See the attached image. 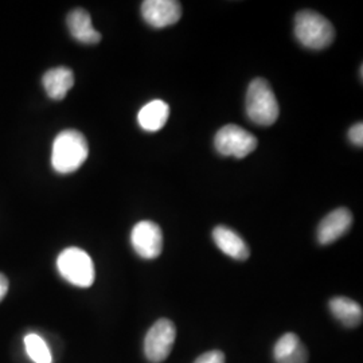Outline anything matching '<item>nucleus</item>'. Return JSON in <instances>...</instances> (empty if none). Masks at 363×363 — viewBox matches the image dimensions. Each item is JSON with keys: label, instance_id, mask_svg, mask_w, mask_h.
Listing matches in <instances>:
<instances>
[{"label": "nucleus", "instance_id": "f257e3e1", "mask_svg": "<svg viewBox=\"0 0 363 363\" xmlns=\"http://www.w3.org/2000/svg\"><path fill=\"white\" fill-rule=\"evenodd\" d=\"M89 145L76 130H62L52 142V166L58 174L77 171L88 159Z\"/></svg>", "mask_w": 363, "mask_h": 363}, {"label": "nucleus", "instance_id": "f03ea898", "mask_svg": "<svg viewBox=\"0 0 363 363\" xmlns=\"http://www.w3.org/2000/svg\"><path fill=\"white\" fill-rule=\"evenodd\" d=\"M295 35L304 48L322 50L333 43L335 38V28L323 15L311 10H304L295 18Z\"/></svg>", "mask_w": 363, "mask_h": 363}, {"label": "nucleus", "instance_id": "7ed1b4c3", "mask_svg": "<svg viewBox=\"0 0 363 363\" xmlns=\"http://www.w3.org/2000/svg\"><path fill=\"white\" fill-rule=\"evenodd\" d=\"M247 115L257 125H272L279 118L280 108L271 85L264 78H255L247 91Z\"/></svg>", "mask_w": 363, "mask_h": 363}, {"label": "nucleus", "instance_id": "20e7f679", "mask_svg": "<svg viewBox=\"0 0 363 363\" xmlns=\"http://www.w3.org/2000/svg\"><path fill=\"white\" fill-rule=\"evenodd\" d=\"M57 269L67 283L89 288L94 283L96 271L91 256L79 247H67L57 259Z\"/></svg>", "mask_w": 363, "mask_h": 363}, {"label": "nucleus", "instance_id": "39448f33", "mask_svg": "<svg viewBox=\"0 0 363 363\" xmlns=\"http://www.w3.org/2000/svg\"><path fill=\"white\" fill-rule=\"evenodd\" d=\"M257 144L259 142L255 135L235 124L222 127L214 139V145L218 154L234 156L237 159L250 155L257 148Z\"/></svg>", "mask_w": 363, "mask_h": 363}, {"label": "nucleus", "instance_id": "423d86ee", "mask_svg": "<svg viewBox=\"0 0 363 363\" xmlns=\"http://www.w3.org/2000/svg\"><path fill=\"white\" fill-rule=\"evenodd\" d=\"M177 339V327L166 318L152 325L144 339V354L151 363L164 362Z\"/></svg>", "mask_w": 363, "mask_h": 363}, {"label": "nucleus", "instance_id": "0eeeda50", "mask_svg": "<svg viewBox=\"0 0 363 363\" xmlns=\"http://www.w3.org/2000/svg\"><path fill=\"white\" fill-rule=\"evenodd\" d=\"M130 244L142 259H156L163 250L162 229L152 220H140L130 232Z\"/></svg>", "mask_w": 363, "mask_h": 363}, {"label": "nucleus", "instance_id": "6e6552de", "mask_svg": "<svg viewBox=\"0 0 363 363\" xmlns=\"http://www.w3.org/2000/svg\"><path fill=\"white\" fill-rule=\"evenodd\" d=\"M143 19L155 28L172 26L182 16V6L177 0H145L142 3Z\"/></svg>", "mask_w": 363, "mask_h": 363}, {"label": "nucleus", "instance_id": "1a4fd4ad", "mask_svg": "<svg viewBox=\"0 0 363 363\" xmlns=\"http://www.w3.org/2000/svg\"><path fill=\"white\" fill-rule=\"evenodd\" d=\"M351 223H352V216L349 208H340L331 211L328 216H325L318 226L316 237L319 244L330 245L335 242L342 235L349 232Z\"/></svg>", "mask_w": 363, "mask_h": 363}, {"label": "nucleus", "instance_id": "9d476101", "mask_svg": "<svg viewBox=\"0 0 363 363\" xmlns=\"http://www.w3.org/2000/svg\"><path fill=\"white\" fill-rule=\"evenodd\" d=\"M213 240L220 252L238 261H245L250 256L247 242L228 226H217L213 230Z\"/></svg>", "mask_w": 363, "mask_h": 363}, {"label": "nucleus", "instance_id": "9b49d317", "mask_svg": "<svg viewBox=\"0 0 363 363\" xmlns=\"http://www.w3.org/2000/svg\"><path fill=\"white\" fill-rule=\"evenodd\" d=\"M273 358L276 363H307L308 351L296 334L286 333L276 342Z\"/></svg>", "mask_w": 363, "mask_h": 363}, {"label": "nucleus", "instance_id": "f8f14e48", "mask_svg": "<svg viewBox=\"0 0 363 363\" xmlns=\"http://www.w3.org/2000/svg\"><path fill=\"white\" fill-rule=\"evenodd\" d=\"M66 23L72 37L85 45H94L101 40V34L91 25L89 13L84 9H76L67 15Z\"/></svg>", "mask_w": 363, "mask_h": 363}, {"label": "nucleus", "instance_id": "ddd939ff", "mask_svg": "<svg viewBox=\"0 0 363 363\" xmlns=\"http://www.w3.org/2000/svg\"><path fill=\"white\" fill-rule=\"evenodd\" d=\"M42 84L48 96L52 100L61 101L65 99L67 91L73 88L74 74L69 67L65 66L54 67L45 73V76L42 78Z\"/></svg>", "mask_w": 363, "mask_h": 363}, {"label": "nucleus", "instance_id": "4468645a", "mask_svg": "<svg viewBox=\"0 0 363 363\" xmlns=\"http://www.w3.org/2000/svg\"><path fill=\"white\" fill-rule=\"evenodd\" d=\"M169 116V104L162 100H152L139 111L138 121L142 130L157 132L166 125Z\"/></svg>", "mask_w": 363, "mask_h": 363}, {"label": "nucleus", "instance_id": "2eb2a0df", "mask_svg": "<svg viewBox=\"0 0 363 363\" xmlns=\"http://www.w3.org/2000/svg\"><path fill=\"white\" fill-rule=\"evenodd\" d=\"M330 310L337 320L349 328H354L362 323V307L349 298L337 296L330 300Z\"/></svg>", "mask_w": 363, "mask_h": 363}, {"label": "nucleus", "instance_id": "dca6fc26", "mask_svg": "<svg viewBox=\"0 0 363 363\" xmlns=\"http://www.w3.org/2000/svg\"><path fill=\"white\" fill-rule=\"evenodd\" d=\"M27 355L34 363H52V352L48 343L38 334H27L25 337Z\"/></svg>", "mask_w": 363, "mask_h": 363}, {"label": "nucleus", "instance_id": "f3484780", "mask_svg": "<svg viewBox=\"0 0 363 363\" xmlns=\"http://www.w3.org/2000/svg\"><path fill=\"white\" fill-rule=\"evenodd\" d=\"M194 363H225V354L220 350L208 351L196 358Z\"/></svg>", "mask_w": 363, "mask_h": 363}, {"label": "nucleus", "instance_id": "a211bd4d", "mask_svg": "<svg viewBox=\"0 0 363 363\" xmlns=\"http://www.w3.org/2000/svg\"><path fill=\"white\" fill-rule=\"evenodd\" d=\"M349 139L351 143L358 147H362L363 144V125L362 123H357L349 130Z\"/></svg>", "mask_w": 363, "mask_h": 363}, {"label": "nucleus", "instance_id": "6ab92c4d", "mask_svg": "<svg viewBox=\"0 0 363 363\" xmlns=\"http://www.w3.org/2000/svg\"><path fill=\"white\" fill-rule=\"evenodd\" d=\"M7 292H9V280L3 273H0V301L7 295Z\"/></svg>", "mask_w": 363, "mask_h": 363}]
</instances>
